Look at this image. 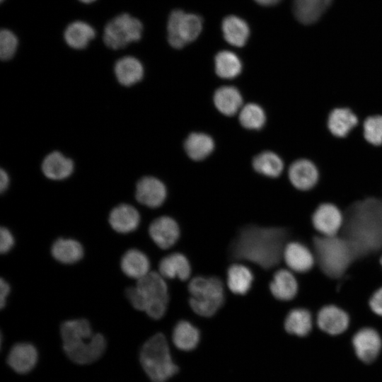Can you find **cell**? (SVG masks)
Instances as JSON below:
<instances>
[{"mask_svg":"<svg viewBox=\"0 0 382 382\" xmlns=\"http://www.w3.org/2000/svg\"><path fill=\"white\" fill-rule=\"evenodd\" d=\"M283 258L293 271L306 272L310 270L315 262L312 253L303 244L291 242L285 245Z\"/></svg>","mask_w":382,"mask_h":382,"instance_id":"obj_19","label":"cell"},{"mask_svg":"<svg viewBox=\"0 0 382 382\" xmlns=\"http://www.w3.org/2000/svg\"><path fill=\"white\" fill-rule=\"evenodd\" d=\"M199 340V332L192 324L186 320L179 321L173 332V342L180 349L190 351L195 348Z\"/></svg>","mask_w":382,"mask_h":382,"instance_id":"obj_34","label":"cell"},{"mask_svg":"<svg viewBox=\"0 0 382 382\" xmlns=\"http://www.w3.org/2000/svg\"><path fill=\"white\" fill-rule=\"evenodd\" d=\"M37 360V349L33 345L28 342L14 345L7 357L8 364L19 374L29 372L35 366Z\"/></svg>","mask_w":382,"mask_h":382,"instance_id":"obj_18","label":"cell"},{"mask_svg":"<svg viewBox=\"0 0 382 382\" xmlns=\"http://www.w3.org/2000/svg\"><path fill=\"white\" fill-rule=\"evenodd\" d=\"M160 274L168 279L187 280L191 274V267L187 258L181 253H174L164 257L159 262Z\"/></svg>","mask_w":382,"mask_h":382,"instance_id":"obj_22","label":"cell"},{"mask_svg":"<svg viewBox=\"0 0 382 382\" xmlns=\"http://www.w3.org/2000/svg\"><path fill=\"white\" fill-rule=\"evenodd\" d=\"M189 304L202 317L214 316L223 305L224 290L222 282L216 277H195L188 284Z\"/></svg>","mask_w":382,"mask_h":382,"instance_id":"obj_7","label":"cell"},{"mask_svg":"<svg viewBox=\"0 0 382 382\" xmlns=\"http://www.w3.org/2000/svg\"><path fill=\"white\" fill-rule=\"evenodd\" d=\"M270 290L277 299L289 301L297 294V281L290 271L279 270L273 276L270 284Z\"/></svg>","mask_w":382,"mask_h":382,"instance_id":"obj_27","label":"cell"},{"mask_svg":"<svg viewBox=\"0 0 382 382\" xmlns=\"http://www.w3.org/2000/svg\"><path fill=\"white\" fill-rule=\"evenodd\" d=\"M18 45L16 35L10 30L3 28L0 32V58L3 61L11 59L16 54Z\"/></svg>","mask_w":382,"mask_h":382,"instance_id":"obj_38","label":"cell"},{"mask_svg":"<svg viewBox=\"0 0 382 382\" xmlns=\"http://www.w3.org/2000/svg\"><path fill=\"white\" fill-rule=\"evenodd\" d=\"M166 193V186L161 180L152 176H145L137 183L135 197L140 204L156 208L164 202Z\"/></svg>","mask_w":382,"mask_h":382,"instance_id":"obj_14","label":"cell"},{"mask_svg":"<svg viewBox=\"0 0 382 382\" xmlns=\"http://www.w3.org/2000/svg\"><path fill=\"white\" fill-rule=\"evenodd\" d=\"M202 29V19L200 16L175 9L170 13L168 21V41L171 47L182 48L195 40Z\"/></svg>","mask_w":382,"mask_h":382,"instance_id":"obj_9","label":"cell"},{"mask_svg":"<svg viewBox=\"0 0 382 382\" xmlns=\"http://www.w3.org/2000/svg\"><path fill=\"white\" fill-rule=\"evenodd\" d=\"M332 0H293L296 18L305 25L316 22Z\"/></svg>","mask_w":382,"mask_h":382,"instance_id":"obj_25","label":"cell"},{"mask_svg":"<svg viewBox=\"0 0 382 382\" xmlns=\"http://www.w3.org/2000/svg\"><path fill=\"white\" fill-rule=\"evenodd\" d=\"M314 228L323 236H336L343 225L342 210L335 204L324 202L319 204L311 214Z\"/></svg>","mask_w":382,"mask_h":382,"instance_id":"obj_12","label":"cell"},{"mask_svg":"<svg viewBox=\"0 0 382 382\" xmlns=\"http://www.w3.org/2000/svg\"><path fill=\"white\" fill-rule=\"evenodd\" d=\"M342 210L345 239L355 256L366 255L382 248V197L359 199Z\"/></svg>","mask_w":382,"mask_h":382,"instance_id":"obj_1","label":"cell"},{"mask_svg":"<svg viewBox=\"0 0 382 382\" xmlns=\"http://www.w3.org/2000/svg\"><path fill=\"white\" fill-rule=\"evenodd\" d=\"M9 176L7 172L1 168L0 170V191L3 193L9 185Z\"/></svg>","mask_w":382,"mask_h":382,"instance_id":"obj_42","label":"cell"},{"mask_svg":"<svg viewBox=\"0 0 382 382\" xmlns=\"http://www.w3.org/2000/svg\"><path fill=\"white\" fill-rule=\"evenodd\" d=\"M369 306L374 313L382 316V287L372 295L369 300Z\"/></svg>","mask_w":382,"mask_h":382,"instance_id":"obj_40","label":"cell"},{"mask_svg":"<svg viewBox=\"0 0 382 382\" xmlns=\"http://www.w3.org/2000/svg\"><path fill=\"white\" fill-rule=\"evenodd\" d=\"M111 228L120 233H128L135 231L140 223V214L133 206L120 204L115 207L109 214Z\"/></svg>","mask_w":382,"mask_h":382,"instance_id":"obj_17","label":"cell"},{"mask_svg":"<svg viewBox=\"0 0 382 382\" xmlns=\"http://www.w3.org/2000/svg\"><path fill=\"white\" fill-rule=\"evenodd\" d=\"M317 324L319 330L325 334L338 336L348 330L349 318L342 309L334 305H329L320 310Z\"/></svg>","mask_w":382,"mask_h":382,"instance_id":"obj_13","label":"cell"},{"mask_svg":"<svg viewBox=\"0 0 382 382\" xmlns=\"http://www.w3.org/2000/svg\"><path fill=\"white\" fill-rule=\"evenodd\" d=\"M142 23L127 13L119 14L109 21L104 27V44L112 50L125 48L139 41L142 35Z\"/></svg>","mask_w":382,"mask_h":382,"instance_id":"obj_8","label":"cell"},{"mask_svg":"<svg viewBox=\"0 0 382 382\" xmlns=\"http://www.w3.org/2000/svg\"><path fill=\"white\" fill-rule=\"evenodd\" d=\"M95 29L88 23L76 21L69 23L64 31L66 44L74 50H83L96 37Z\"/></svg>","mask_w":382,"mask_h":382,"instance_id":"obj_24","label":"cell"},{"mask_svg":"<svg viewBox=\"0 0 382 382\" xmlns=\"http://www.w3.org/2000/svg\"><path fill=\"white\" fill-rule=\"evenodd\" d=\"M380 262H381V266H382V256H381V257Z\"/></svg>","mask_w":382,"mask_h":382,"instance_id":"obj_45","label":"cell"},{"mask_svg":"<svg viewBox=\"0 0 382 382\" xmlns=\"http://www.w3.org/2000/svg\"><path fill=\"white\" fill-rule=\"evenodd\" d=\"M63 349L74 362L86 364L96 361L106 348V340L100 333H93L85 318L68 320L60 326Z\"/></svg>","mask_w":382,"mask_h":382,"instance_id":"obj_3","label":"cell"},{"mask_svg":"<svg viewBox=\"0 0 382 382\" xmlns=\"http://www.w3.org/2000/svg\"><path fill=\"white\" fill-rule=\"evenodd\" d=\"M114 73L121 85L131 86L142 79L144 71L138 59L133 56H125L116 61Z\"/></svg>","mask_w":382,"mask_h":382,"instance_id":"obj_21","label":"cell"},{"mask_svg":"<svg viewBox=\"0 0 382 382\" xmlns=\"http://www.w3.org/2000/svg\"><path fill=\"white\" fill-rule=\"evenodd\" d=\"M286 236L287 231L283 228L248 225L232 241L228 254L231 259L271 269L283 257Z\"/></svg>","mask_w":382,"mask_h":382,"instance_id":"obj_2","label":"cell"},{"mask_svg":"<svg viewBox=\"0 0 382 382\" xmlns=\"http://www.w3.org/2000/svg\"><path fill=\"white\" fill-rule=\"evenodd\" d=\"M239 120L243 127L249 129H259L265 122V112L255 103H249L242 108Z\"/></svg>","mask_w":382,"mask_h":382,"instance_id":"obj_37","label":"cell"},{"mask_svg":"<svg viewBox=\"0 0 382 382\" xmlns=\"http://www.w3.org/2000/svg\"><path fill=\"white\" fill-rule=\"evenodd\" d=\"M42 171L49 179L62 180L70 176L74 171V162L61 152L54 151L47 154L42 163Z\"/></svg>","mask_w":382,"mask_h":382,"instance_id":"obj_20","label":"cell"},{"mask_svg":"<svg viewBox=\"0 0 382 382\" xmlns=\"http://www.w3.org/2000/svg\"><path fill=\"white\" fill-rule=\"evenodd\" d=\"M120 267L127 277L138 280L150 272V262L145 253L132 248L122 255Z\"/></svg>","mask_w":382,"mask_h":382,"instance_id":"obj_23","label":"cell"},{"mask_svg":"<svg viewBox=\"0 0 382 382\" xmlns=\"http://www.w3.org/2000/svg\"><path fill=\"white\" fill-rule=\"evenodd\" d=\"M15 241L12 233L6 228L1 226L0 229V252L5 254L9 252L14 245Z\"/></svg>","mask_w":382,"mask_h":382,"instance_id":"obj_39","label":"cell"},{"mask_svg":"<svg viewBox=\"0 0 382 382\" xmlns=\"http://www.w3.org/2000/svg\"><path fill=\"white\" fill-rule=\"evenodd\" d=\"M221 28L225 40L233 46L243 47L248 40V25L238 16H226L222 21Z\"/></svg>","mask_w":382,"mask_h":382,"instance_id":"obj_28","label":"cell"},{"mask_svg":"<svg viewBox=\"0 0 382 382\" xmlns=\"http://www.w3.org/2000/svg\"><path fill=\"white\" fill-rule=\"evenodd\" d=\"M214 147L212 137L204 133L190 134L185 141V149L188 156L200 161L208 156Z\"/></svg>","mask_w":382,"mask_h":382,"instance_id":"obj_33","label":"cell"},{"mask_svg":"<svg viewBox=\"0 0 382 382\" xmlns=\"http://www.w3.org/2000/svg\"><path fill=\"white\" fill-rule=\"evenodd\" d=\"M253 166L259 173L272 178L281 177L286 169L282 157L271 151L257 155L253 159Z\"/></svg>","mask_w":382,"mask_h":382,"instance_id":"obj_30","label":"cell"},{"mask_svg":"<svg viewBox=\"0 0 382 382\" xmlns=\"http://www.w3.org/2000/svg\"><path fill=\"white\" fill-rule=\"evenodd\" d=\"M314 248L320 267L332 278L342 276L355 256L349 243L336 236L316 238Z\"/></svg>","mask_w":382,"mask_h":382,"instance_id":"obj_6","label":"cell"},{"mask_svg":"<svg viewBox=\"0 0 382 382\" xmlns=\"http://www.w3.org/2000/svg\"><path fill=\"white\" fill-rule=\"evenodd\" d=\"M262 6H272L277 4L281 0H254Z\"/></svg>","mask_w":382,"mask_h":382,"instance_id":"obj_43","label":"cell"},{"mask_svg":"<svg viewBox=\"0 0 382 382\" xmlns=\"http://www.w3.org/2000/svg\"><path fill=\"white\" fill-rule=\"evenodd\" d=\"M242 64L239 57L233 52L223 50L215 57V71L223 79H233L241 71Z\"/></svg>","mask_w":382,"mask_h":382,"instance_id":"obj_35","label":"cell"},{"mask_svg":"<svg viewBox=\"0 0 382 382\" xmlns=\"http://www.w3.org/2000/svg\"><path fill=\"white\" fill-rule=\"evenodd\" d=\"M11 291L9 284L1 278L0 280V308L2 309L6 304L7 298Z\"/></svg>","mask_w":382,"mask_h":382,"instance_id":"obj_41","label":"cell"},{"mask_svg":"<svg viewBox=\"0 0 382 382\" xmlns=\"http://www.w3.org/2000/svg\"><path fill=\"white\" fill-rule=\"evenodd\" d=\"M4 0H1V1H3Z\"/></svg>","mask_w":382,"mask_h":382,"instance_id":"obj_46","label":"cell"},{"mask_svg":"<svg viewBox=\"0 0 382 382\" xmlns=\"http://www.w3.org/2000/svg\"><path fill=\"white\" fill-rule=\"evenodd\" d=\"M149 233L154 243L161 249L172 247L179 238L180 228L177 222L167 216L154 219L149 226Z\"/></svg>","mask_w":382,"mask_h":382,"instance_id":"obj_15","label":"cell"},{"mask_svg":"<svg viewBox=\"0 0 382 382\" xmlns=\"http://www.w3.org/2000/svg\"><path fill=\"white\" fill-rule=\"evenodd\" d=\"M286 332L299 338L309 335L313 330V321L311 313L304 308L291 310L284 320Z\"/></svg>","mask_w":382,"mask_h":382,"instance_id":"obj_29","label":"cell"},{"mask_svg":"<svg viewBox=\"0 0 382 382\" xmlns=\"http://www.w3.org/2000/svg\"><path fill=\"white\" fill-rule=\"evenodd\" d=\"M351 342L357 358L366 364L375 361L382 350V337L374 328L364 327L357 330Z\"/></svg>","mask_w":382,"mask_h":382,"instance_id":"obj_10","label":"cell"},{"mask_svg":"<svg viewBox=\"0 0 382 382\" xmlns=\"http://www.w3.org/2000/svg\"><path fill=\"white\" fill-rule=\"evenodd\" d=\"M359 124L358 116L348 107L333 108L327 120L329 132L337 138L347 137Z\"/></svg>","mask_w":382,"mask_h":382,"instance_id":"obj_16","label":"cell"},{"mask_svg":"<svg viewBox=\"0 0 382 382\" xmlns=\"http://www.w3.org/2000/svg\"><path fill=\"white\" fill-rule=\"evenodd\" d=\"M141 364L153 382H166L178 371L173 363L166 337L156 333L143 345Z\"/></svg>","mask_w":382,"mask_h":382,"instance_id":"obj_5","label":"cell"},{"mask_svg":"<svg viewBox=\"0 0 382 382\" xmlns=\"http://www.w3.org/2000/svg\"><path fill=\"white\" fill-rule=\"evenodd\" d=\"M125 296L134 308L155 320L164 316L169 302L164 277L156 272H149L138 279L135 286L125 290Z\"/></svg>","mask_w":382,"mask_h":382,"instance_id":"obj_4","label":"cell"},{"mask_svg":"<svg viewBox=\"0 0 382 382\" xmlns=\"http://www.w3.org/2000/svg\"><path fill=\"white\" fill-rule=\"evenodd\" d=\"M214 102L223 114L231 116L236 114L242 105L243 99L238 90L233 86H223L216 91Z\"/></svg>","mask_w":382,"mask_h":382,"instance_id":"obj_32","label":"cell"},{"mask_svg":"<svg viewBox=\"0 0 382 382\" xmlns=\"http://www.w3.org/2000/svg\"><path fill=\"white\" fill-rule=\"evenodd\" d=\"M253 274L250 269L241 264H233L227 270V284L235 294L244 295L250 290Z\"/></svg>","mask_w":382,"mask_h":382,"instance_id":"obj_31","label":"cell"},{"mask_svg":"<svg viewBox=\"0 0 382 382\" xmlns=\"http://www.w3.org/2000/svg\"><path fill=\"white\" fill-rule=\"evenodd\" d=\"M361 126L363 137L367 143L374 146H382V115L368 116Z\"/></svg>","mask_w":382,"mask_h":382,"instance_id":"obj_36","label":"cell"},{"mask_svg":"<svg viewBox=\"0 0 382 382\" xmlns=\"http://www.w3.org/2000/svg\"><path fill=\"white\" fill-rule=\"evenodd\" d=\"M52 257L63 264H74L81 260L84 255L82 245L72 238L57 239L51 247Z\"/></svg>","mask_w":382,"mask_h":382,"instance_id":"obj_26","label":"cell"},{"mask_svg":"<svg viewBox=\"0 0 382 382\" xmlns=\"http://www.w3.org/2000/svg\"><path fill=\"white\" fill-rule=\"evenodd\" d=\"M288 180L297 190L306 192L316 187L319 180V170L309 158H299L285 169Z\"/></svg>","mask_w":382,"mask_h":382,"instance_id":"obj_11","label":"cell"},{"mask_svg":"<svg viewBox=\"0 0 382 382\" xmlns=\"http://www.w3.org/2000/svg\"><path fill=\"white\" fill-rule=\"evenodd\" d=\"M79 1L83 4H91V3L94 2L96 0H79Z\"/></svg>","mask_w":382,"mask_h":382,"instance_id":"obj_44","label":"cell"}]
</instances>
